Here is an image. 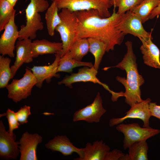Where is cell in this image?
I'll list each match as a JSON object with an SVG mask.
<instances>
[{"label": "cell", "mask_w": 160, "mask_h": 160, "mask_svg": "<svg viewBox=\"0 0 160 160\" xmlns=\"http://www.w3.org/2000/svg\"><path fill=\"white\" fill-rule=\"evenodd\" d=\"M16 10L7 0H0V31L4 30Z\"/></svg>", "instance_id": "obj_28"}, {"label": "cell", "mask_w": 160, "mask_h": 160, "mask_svg": "<svg viewBox=\"0 0 160 160\" xmlns=\"http://www.w3.org/2000/svg\"><path fill=\"white\" fill-rule=\"evenodd\" d=\"M160 15V2L151 12L149 17V19H152Z\"/></svg>", "instance_id": "obj_34"}, {"label": "cell", "mask_w": 160, "mask_h": 160, "mask_svg": "<svg viewBox=\"0 0 160 160\" xmlns=\"http://www.w3.org/2000/svg\"><path fill=\"white\" fill-rule=\"evenodd\" d=\"M148 148L146 140L135 142L128 148V154H125L120 160H148Z\"/></svg>", "instance_id": "obj_21"}, {"label": "cell", "mask_w": 160, "mask_h": 160, "mask_svg": "<svg viewBox=\"0 0 160 160\" xmlns=\"http://www.w3.org/2000/svg\"><path fill=\"white\" fill-rule=\"evenodd\" d=\"M58 9L56 3L52 2L45 14L48 33L51 36L54 35L56 28L61 23V19L58 13Z\"/></svg>", "instance_id": "obj_24"}, {"label": "cell", "mask_w": 160, "mask_h": 160, "mask_svg": "<svg viewBox=\"0 0 160 160\" xmlns=\"http://www.w3.org/2000/svg\"><path fill=\"white\" fill-rule=\"evenodd\" d=\"M42 141V137L37 133H24L19 141L20 160H36V149Z\"/></svg>", "instance_id": "obj_13"}, {"label": "cell", "mask_w": 160, "mask_h": 160, "mask_svg": "<svg viewBox=\"0 0 160 160\" xmlns=\"http://www.w3.org/2000/svg\"><path fill=\"white\" fill-rule=\"evenodd\" d=\"M32 42L30 39L18 40L17 42L15 47V60L14 64L10 67L13 78L23 63H28L32 62L33 58L31 51Z\"/></svg>", "instance_id": "obj_16"}, {"label": "cell", "mask_w": 160, "mask_h": 160, "mask_svg": "<svg viewBox=\"0 0 160 160\" xmlns=\"http://www.w3.org/2000/svg\"><path fill=\"white\" fill-rule=\"evenodd\" d=\"M6 116L8 122L9 129L8 132L10 135L15 137L13 131L15 129H18L20 125L17 119L16 112L9 108H8L6 112L0 114V117Z\"/></svg>", "instance_id": "obj_30"}, {"label": "cell", "mask_w": 160, "mask_h": 160, "mask_svg": "<svg viewBox=\"0 0 160 160\" xmlns=\"http://www.w3.org/2000/svg\"><path fill=\"white\" fill-rule=\"evenodd\" d=\"M160 2V0H144L140 4L130 11L137 15L142 23L149 19L152 10Z\"/></svg>", "instance_id": "obj_25"}, {"label": "cell", "mask_w": 160, "mask_h": 160, "mask_svg": "<svg viewBox=\"0 0 160 160\" xmlns=\"http://www.w3.org/2000/svg\"><path fill=\"white\" fill-rule=\"evenodd\" d=\"M139 39L142 43L140 49L143 55L144 64L160 69V51L157 47L152 41V37L148 39Z\"/></svg>", "instance_id": "obj_18"}, {"label": "cell", "mask_w": 160, "mask_h": 160, "mask_svg": "<svg viewBox=\"0 0 160 160\" xmlns=\"http://www.w3.org/2000/svg\"><path fill=\"white\" fill-rule=\"evenodd\" d=\"M144 0H111L113 5L118 7L117 12L120 14L124 13L140 4Z\"/></svg>", "instance_id": "obj_29"}, {"label": "cell", "mask_w": 160, "mask_h": 160, "mask_svg": "<svg viewBox=\"0 0 160 160\" xmlns=\"http://www.w3.org/2000/svg\"><path fill=\"white\" fill-rule=\"evenodd\" d=\"M46 148L52 151H58L65 156L71 155L76 152L79 156L81 148L75 146L69 139L65 135H58L55 137L45 144Z\"/></svg>", "instance_id": "obj_19"}, {"label": "cell", "mask_w": 160, "mask_h": 160, "mask_svg": "<svg viewBox=\"0 0 160 160\" xmlns=\"http://www.w3.org/2000/svg\"><path fill=\"white\" fill-rule=\"evenodd\" d=\"M81 66L92 67L93 65L91 62L80 61L75 60L73 58L69 51L60 57L57 72H64L72 73L73 69Z\"/></svg>", "instance_id": "obj_22"}, {"label": "cell", "mask_w": 160, "mask_h": 160, "mask_svg": "<svg viewBox=\"0 0 160 160\" xmlns=\"http://www.w3.org/2000/svg\"><path fill=\"white\" fill-rule=\"evenodd\" d=\"M142 23L137 15L129 10L121 14L118 28L124 34H130L139 39H148L152 37L151 32L147 31L144 28Z\"/></svg>", "instance_id": "obj_8"}, {"label": "cell", "mask_w": 160, "mask_h": 160, "mask_svg": "<svg viewBox=\"0 0 160 160\" xmlns=\"http://www.w3.org/2000/svg\"><path fill=\"white\" fill-rule=\"evenodd\" d=\"M151 101L150 98H148L135 104L131 107L130 109L125 113V115L123 117L110 119L109 123V126L112 127L117 125L127 119H138L143 121V127H150L149 119L151 116L149 105Z\"/></svg>", "instance_id": "obj_9"}, {"label": "cell", "mask_w": 160, "mask_h": 160, "mask_svg": "<svg viewBox=\"0 0 160 160\" xmlns=\"http://www.w3.org/2000/svg\"><path fill=\"white\" fill-rule=\"evenodd\" d=\"M98 71L93 67H89L84 66L79 69L78 72L72 73L71 75L64 77L61 81L58 82V84H64L65 86L70 88L72 87L73 84L79 82H91L97 83L103 86L104 88L113 95L114 92L110 89L106 84L100 82L96 76Z\"/></svg>", "instance_id": "obj_12"}, {"label": "cell", "mask_w": 160, "mask_h": 160, "mask_svg": "<svg viewBox=\"0 0 160 160\" xmlns=\"http://www.w3.org/2000/svg\"><path fill=\"white\" fill-rule=\"evenodd\" d=\"M87 39L89 44V52L95 57L93 67L98 71L102 58L106 52V45L102 41L96 38L89 37Z\"/></svg>", "instance_id": "obj_23"}, {"label": "cell", "mask_w": 160, "mask_h": 160, "mask_svg": "<svg viewBox=\"0 0 160 160\" xmlns=\"http://www.w3.org/2000/svg\"><path fill=\"white\" fill-rule=\"evenodd\" d=\"M8 1L10 4L12 5V6L14 7L15 5L17 2L18 1V0H7Z\"/></svg>", "instance_id": "obj_35"}, {"label": "cell", "mask_w": 160, "mask_h": 160, "mask_svg": "<svg viewBox=\"0 0 160 160\" xmlns=\"http://www.w3.org/2000/svg\"><path fill=\"white\" fill-rule=\"evenodd\" d=\"M11 59L0 56V88L6 87L10 79L13 78L10 64Z\"/></svg>", "instance_id": "obj_27"}, {"label": "cell", "mask_w": 160, "mask_h": 160, "mask_svg": "<svg viewBox=\"0 0 160 160\" xmlns=\"http://www.w3.org/2000/svg\"><path fill=\"white\" fill-rule=\"evenodd\" d=\"M116 129L124 135L123 147L124 150L135 142L146 140L160 132V130L151 127H142L137 123L124 124L122 123L116 127Z\"/></svg>", "instance_id": "obj_7"}, {"label": "cell", "mask_w": 160, "mask_h": 160, "mask_svg": "<svg viewBox=\"0 0 160 160\" xmlns=\"http://www.w3.org/2000/svg\"><path fill=\"white\" fill-rule=\"evenodd\" d=\"M106 112V110L103 106L100 93L98 92L92 103L74 113L73 121V122L84 121L89 123L99 122Z\"/></svg>", "instance_id": "obj_10"}, {"label": "cell", "mask_w": 160, "mask_h": 160, "mask_svg": "<svg viewBox=\"0 0 160 160\" xmlns=\"http://www.w3.org/2000/svg\"><path fill=\"white\" fill-rule=\"evenodd\" d=\"M69 52L75 60L81 61L84 56L89 52V44L87 38L77 40L73 44Z\"/></svg>", "instance_id": "obj_26"}, {"label": "cell", "mask_w": 160, "mask_h": 160, "mask_svg": "<svg viewBox=\"0 0 160 160\" xmlns=\"http://www.w3.org/2000/svg\"><path fill=\"white\" fill-rule=\"evenodd\" d=\"M125 44L127 52L122 60L115 66L105 67L103 69L105 71L111 68L116 67L125 70L127 74L126 79L118 76L116 79L125 88V92H121V97H125V102L131 107L143 100L141 98L140 87L145 81L138 72L136 57L133 51L132 42L127 41Z\"/></svg>", "instance_id": "obj_2"}, {"label": "cell", "mask_w": 160, "mask_h": 160, "mask_svg": "<svg viewBox=\"0 0 160 160\" xmlns=\"http://www.w3.org/2000/svg\"><path fill=\"white\" fill-rule=\"evenodd\" d=\"M37 82L31 70L27 67L21 79H13L6 87L8 98L16 103L27 98L31 95L32 89Z\"/></svg>", "instance_id": "obj_6"}, {"label": "cell", "mask_w": 160, "mask_h": 160, "mask_svg": "<svg viewBox=\"0 0 160 160\" xmlns=\"http://www.w3.org/2000/svg\"><path fill=\"white\" fill-rule=\"evenodd\" d=\"M125 154L117 149H114L109 151L106 156L105 160H120Z\"/></svg>", "instance_id": "obj_32"}, {"label": "cell", "mask_w": 160, "mask_h": 160, "mask_svg": "<svg viewBox=\"0 0 160 160\" xmlns=\"http://www.w3.org/2000/svg\"><path fill=\"white\" fill-rule=\"evenodd\" d=\"M55 59L53 63L49 65L34 66L30 68L36 78L37 82L35 86L39 88L42 87L43 83L45 80L47 83H50L53 77L59 78L60 75L57 73V68L61 56L60 53L55 54Z\"/></svg>", "instance_id": "obj_15"}, {"label": "cell", "mask_w": 160, "mask_h": 160, "mask_svg": "<svg viewBox=\"0 0 160 160\" xmlns=\"http://www.w3.org/2000/svg\"><path fill=\"white\" fill-rule=\"evenodd\" d=\"M31 114V107L26 105L21 107L16 112L17 119L20 124H23L28 123V118Z\"/></svg>", "instance_id": "obj_31"}, {"label": "cell", "mask_w": 160, "mask_h": 160, "mask_svg": "<svg viewBox=\"0 0 160 160\" xmlns=\"http://www.w3.org/2000/svg\"><path fill=\"white\" fill-rule=\"evenodd\" d=\"M110 151V147L103 140L95 141L92 144L87 143L84 148H81V155L74 160H105Z\"/></svg>", "instance_id": "obj_17"}, {"label": "cell", "mask_w": 160, "mask_h": 160, "mask_svg": "<svg viewBox=\"0 0 160 160\" xmlns=\"http://www.w3.org/2000/svg\"><path fill=\"white\" fill-rule=\"evenodd\" d=\"M14 13L4 28L0 38V53L2 56L15 57V42L19 37V31L15 23Z\"/></svg>", "instance_id": "obj_11"}, {"label": "cell", "mask_w": 160, "mask_h": 160, "mask_svg": "<svg viewBox=\"0 0 160 160\" xmlns=\"http://www.w3.org/2000/svg\"><path fill=\"white\" fill-rule=\"evenodd\" d=\"M115 8L114 7L112 14L107 18L101 17L95 9L76 12L78 24L75 42L84 38H96L105 44L107 52L121 44L125 35L118 28L121 14L116 12Z\"/></svg>", "instance_id": "obj_1"}, {"label": "cell", "mask_w": 160, "mask_h": 160, "mask_svg": "<svg viewBox=\"0 0 160 160\" xmlns=\"http://www.w3.org/2000/svg\"><path fill=\"white\" fill-rule=\"evenodd\" d=\"M149 109L151 116L155 117L160 120V105H157L156 103L151 102Z\"/></svg>", "instance_id": "obj_33"}, {"label": "cell", "mask_w": 160, "mask_h": 160, "mask_svg": "<svg viewBox=\"0 0 160 160\" xmlns=\"http://www.w3.org/2000/svg\"><path fill=\"white\" fill-rule=\"evenodd\" d=\"M59 15L61 23L55 28L60 36L62 43V50L60 53L62 57L67 53L75 42L78 23L77 12H72L68 9H61Z\"/></svg>", "instance_id": "obj_4"}, {"label": "cell", "mask_w": 160, "mask_h": 160, "mask_svg": "<svg viewBox=\"0 0 160 160\" xmlns=\"http://www.w3.org/2000/svg\"><path fill=\"white\" fill-rule=\"evenodd\" d=\"M59 9L66 8L72 12L92 9H97L100 16L107 18L111 15L109 9L113 4L111 0H51Z\"/></svg>", "instance_id": "obj_5"}, {"label": "cell", "mask_w": 160, "mask_h": 160, "mask_svg": "<svg viewBox=\"0 0 160 160\" xmlns=\"http://www.w3.org/2000/svg\"><path fill=\"white\" fill-rule=\"evenodd\" d=\"M31 47L33 58L44 54L60 53L63 49L62 43L51 42L46 39L33 41Z\"/></svg>", "instance_id": "obj_20"}, {"label": "cell", "mask_w": 160, "mask_h": 160, "mask_svg": "<svg viewBox=\"0 0 160 160\" xmlns=\"http://www.w3.org/2000/svg\"><path fill=\"white\" fill-rule=\"evenodd\" d=\"M30 0L25 10L26 24L21 26L19 40L26 39H34L36 37L37 32L44 28L39 13L47 10L49 6V3L47 0Z\"/></svg>", "instance_id": "obj_3"}, {"label": "cell", "mask_w": 160, "mask_h": 160, "mask_svg": "<svg viewBox=\"0 0 160 160\" xmlns=\"http://www.w3.org/2000/svg\"><path fill=\"white\" fill-rule=\"evenodd\" d=\"M16 137L10 135L2 120L0 121V157L1 158L16 159L19 156V142Z\"/></svg>", "instance_id": "obj_14"}]
</instances>
